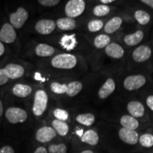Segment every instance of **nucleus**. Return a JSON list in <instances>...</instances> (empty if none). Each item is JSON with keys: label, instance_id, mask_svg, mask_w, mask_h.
Listing matches in <instances>:
<instances>
[{"label": "nucleus", "instance_id": "nucleus-15", "mask_svg": "<svg viewBox=\"0 0 153 153\" xmlns=\"http://www.w3.org/2000/svg\"><path fill=\"white\" fill-rule=\"evenodd\" d=\"M106 54L111 58L120 59L124 55V50L123 47L119 44L116 43H111L105 48Z\"/></svg>", "mask_w": 153, "mask_h": 153}, {"label": "nucleus", "instance_id": "nucleus-29", "mask_svg": "<svg viewBox=\"0 0 153 153\" xmlns=\"http://www.w3.org/2000/svg\"><path fill=\"white\" fill-rule=\"evenodd\" d=\"M139 142L144 148H151L153 146V135L150 133H145L139 137Z\"/></svg>", "mask_w": 153, "mask_h": 153}, {"label": "nucleus", "instance_id": "nucleus-28", "mask_svg": "<svg viewBox=\"0 0 153 153\" xmlns=\"http://www.w3.org/2000/svg\"><path fill=\"white\" fill-rule=\"evenodd\" d=\"M134 17H135V20L139 23L140 25L145 26L147 25L150 22V16L146 11L143 10H137L134 14Z\"/></svg>", "mask_w": 153, "mask_h": 153}, {"label": "nucleus", "instance_id": "nucleus-38", "mask_svg": "<svg viewBox=\"0 0 153 153\" xmlns=\"http://www.w3.org/2000/svg\"><path fill=\"white\" fill-rule=\"evenodd\" d=\"M146 104L153 111V95H150L146 99Z\"/></svg>", "mask_w": 153, "mask_h": 153}, {"label": "nucleus", "instance_id": "nucleus-43", "mask_svg": "<svg viewBox=\"0 0 153 153\" xmlns=\"http://www.w3.org/2000/svg\"><path fill=\"white\" fill-rule=\"evenodd\" d=\"M114 1V0H101V2L103 3V4H111Z\"/></svg>", "mask_w": 153, "mask_h": 153}, {"label": "nucleus", "instance_id": "nucleus-26", "mask_svg": "<svg viewBox=\"0 0 153 153\" xmlns=\"http://www.w3.org/2000/svg\"><path fill=\"white\" fill-rule=\"evenodd\" d=\"M76 120L82 125L86 126H92L95 121V116L92 114H82L76 116Z\"/></svg>", "mask_w": 153, "mask_h": 153}, {"label": "nucleus", "instance_id": "nucleus-6", "mask_svg": "<svg viewBox=\"0 0 153 153\" xmlns=\"http://www.w3.org/2000/svg\"><path fill=\"white\" fill-rule=\"evenodd\" d=\"M28 18V11L22 7H19L16 12L12 13L9 16L11 25L16 28H22Z\"/></svg>", "mask_w": 153, "mask_h": 153}, {"label": "nucleus", "instance_id": "nucleus-25", "mask_svg": "<svg viewBox=\"0 0 153 153\" xmlns=\"http://www.w3.org/2000/svg\"><path fill=\"white\" fill-rule=\"evenodd\" d=\"M52 126L56 133L61 136H65L69 131V126L65 121L55 119L53 121Z\"/></svg>", "mask_w": 153, "mask_h": 153}, {"label": "nucleus", "instance_id": "nucleus-42", "mask_svg": "<svg viewBox=\"0 0 153 153\" xmlns=\"http://www.w3.org/2000/svg\"><path fill=\"white\" fill-rule=\"evenodd\" d=\"M4 45L2 43L0 42V56H1L4 54Z\"/></svg>", "mask_w": 153, "mask_h": 153}, {"label": "nucleus", "instance_id": "nucleus-34", "mask_svg": "<svg viewBox=\"0 0 153 153\" xmlns=\"http://www.w3.org/2000/svg\"><path fill=\"white\" fill-rule=\"evenodd\" d=\"M54 116L57 120H61V121H65L68 119L69 114L67 111L61 108H56L54 111Z\"/></svg>", "mask_w": 153, "mask_h": 153}, {"label": "nucleus", "instance_id": "nucleus-27", "mask_svg": "<svg viewBox=\"0 0 153 153\" xmlns=\"http://www.w3.org/2000/svg\"><path fill=\"white\" fill-rule=\"evenodd\" d=\"M94 43L97 48H104L111 43V38L106 34H101L95 38Z\"/></svg>", "mask_w": 153, "mask_h": 153}, {"label": "nucleus", "instance_id": "nucleus-31", "mask_svg": "<svg viewBox=\"0 0 153 153\" xmlns=\"http://www.w3.org/2000/svg\"><path fill=\"white\" fill-rule=\"evenodd\" d=\"M88 29L89 31L93 32H97L100 30L101 28L104 26V22L99 19H94L92 21H90L88 24Z\"/></svg>", "mask_w": 153, "mask_h": 153}, {"label": "nucleus", "instance_id": "nucleus-41", "mask_svg": "<svg viewBox=\"0 0 153 153\" xmlns=\"http://www.w3.org/2000/svg\"><path fill=\"white\" fill-rule=\"evenodd\" d=\"M34 77H35V79L36 80H38V81H41V82L45 81V79L42 78V76H41V74L38 73V72H36V73L35 74V76H34Z\"/></svg>", "mask_w": 153, "mask_h": 153}, {"label": "nucleus", "instance_id": "nucleus-14", "mask_svg": "<svg viewBox=\"0 0 153 153\" xmlns=\"http://www.w3.org/2000/svg\"><path fill=\"white\" fill-rule=\"evenodd\" d=\"M116 89V83L112 78H108L106 80L104 84L101 86L98 91L99 97L101 99L108 98L109 96L115 91Z\"/></svg>", "mask_w": 153, "mask_h": 153}, {"label": "nucleus", "instance_id": "nucleus-1", "mask_svg": "<svg viewBox=\"0 0 153 153\" xmlns=\"http://www.w3.org/2000/svg\"><path fill=\"white\" fill-rule=\"evenodd\" d=\"M76 57L71 54H60L57 55L51 61V64L55 68L63 69V70H70L74 68L76 66Z\"/></svg>", "mask_w": 153, "mask_h": 153}, {"label": "nucleus", "instance_id": "nucleus-23", "mask_svg": "<svg viewBox=\"0 0 153 153\" xmlns=\"http://www.w3.org/2000/svg\"><path fill=\"white\" fill-rule=\"evenodd\" d=\"M55 53L54 48L47 44L41 43L37 45L36 48V55L40 57H48Z\"/></svg>", "mask_w": 153, "mask_h": 153}, {"label": "nucleus", "instance_id": "nucleus-9", "mask_svg": "<svg viewBox=\"0 0 153 153\" xmlns=\"http://www.w3.org/2000/svg\"><path fill=\"white\" fill-rule=\"evenodd\" d=\"M152 55L150 48L147 45H140L133 51L132 57L137 62H143L149 60Z\"/></svg>", "mask_w": 153, "mask_h": 153}, {"label": "nucleus", "instance_id": "nucleus-21", "mask_svg": "<svg viewBox=\"0 0 153 153\" xmlns=\"http://www.w3.org/2000/svg\"><path fill=\"white\" fill-rule=\"evenodd\" d=\"M12 92L16 97H20V98H25L30 95V93L32 92V88L28 85L16 84L13 87Z\"/></svg>", "mask_w": 153, "mask_h": 153}, {"label": "nucleus", "instance_id": "nucleus-40", "mask_svg": "<svg viewBox=\"0 0 153 153\" xmlns=\"http://www.w3.org/2000/svg\"><path fill=\"white\" fill-rule=\"evenodd\" d=\"M33 153H48V152L44 147H39Z\"/></svg>", "mask_w": 153, "mask_h": 153}, {"label": "nucleus", "instance_id": "nucleus-17", "mask_svg": "<svg viewBox=\"0 0 153 153\" xmlns=\"http://www.w3.org/2000/svg\"><path fill=\"white\" fill-rule=\"evenodd\" d=\"M123 23V19L119 16H115L111 19L104 26L105 33L108 34L114 33L119 29Z\"/></svg>", "mask_w": 153, "mask_h": 153}, {"label": "nucleus", "instance_id": "nucleus-45", "mask_svg": "<svg viewBox=\"0 0 153 153\" xmlns=\"http://www.w3.org/2000/svg\"><path fill=\"white\" fill-rule=\"evenodd\" d=\"M81 153H94V152H93L91 150H84V151H82V152Z\"/></svg>", "mask_w": 153, "mask_h": 153}, {"label": "nucleus", "instance_id": "nucleus-35", "mask_svg": "<svg viewBox=\"0 0 153 153\" xmlns=\"http://www.w3.org/2000/svg\"><path fill=\"white\" fill-rule=\"evenodd\" d=\"M38 3L45 7H54L60 3L59 0H39Z\"/></svg>", "mask_w": 153, "mask_h": 153}, {"label": "nucleus", "instance_id": "nucleus-4", "mask_svg": "<svg viewBox=\"0 0 153 153\" xmlns=\"http://www.w3.org/2000/svg\"><path fill=\"white\" fill-rule=\"evenodd\" d=\"M146 83V78L142 74L130 75L124 79L123 87L128 91H134L143 87Z\"/></svg>", "mask_w": 153, "mask_h": 153}, {"label": "nucleus", "instance_id": "nucleus-44", "mask_svg": "<svg viewBox=\"0 0 153 153\" xmlns=\"http://www.w3.org/2000/svg\"><path fill=\"white\" fill-rule=\"evenodd\" d=\"M3 114V104L1 102V99H0V117L1 116V115Z\"/></svg>", "mask_w": 153, "mask_h": 153}, {"label": "nucleus", "instance_id": "nucleus-22", "mask_svg": "<svg viewBox=\"0 0 153 153\" xmlns=\"http://www.w3.org/2000/svg\"><path fill=\"white\" fill-rule=\"evenodd\" d=\"M56 24L57 27L62 30H71L74 29L76 27L75 20L69 17L59 19L57 21Z\"/></svg>", "mask_w": 153, "mask_h": 153}, {"label": "nucleus", "instance_id": "nucleus-7", "mask_svg": "<svg viewBox=\"0 0 153 153\" xmlns=\"http://www.w3.org/2000/svg\"><path fill=\"white\" fill-rule=\"evenodd\" d=\"M118 136L123 142L128 145H135L139 140V135L136 131L122 128L118 131Z\"/></svg>", "mask_w": 153, "mask_h": 153}, {"label": "nucleus", "instance_id": "nucleus-33", "mask_svg": "<svg viewBox=\"0 0 153 153\" xmlns=\"http://www.w3.org/2000/svg\"><path fill=\"white\" fill-rule=\"evenodd\" d=\"M68 148L65 144L51 145L48 148V153H67Z\"/></svg>", "mask_w": 153, "mask_h": 153}, {"label": "nucleus", "instance_id": "nucleus-16", "mask_svg": "<svg viewBox=\"0 0 153 153\" xmlns=\"http://www.w3.org/2000/svg\"><path fill=\"white\" fill-rule=\"evenodd\" d=\"M144 38V33L143 30H137L135 33L126 35L123 38V41L128 46H134L139 44Z\"/></svg>", "mask_w": 153, "mask_h": 153}, {"label": "nucleus", "instance_id": "nucleus-36", "mask_svg": "<svg viewBox=\"0 0 153 153\" xmlns=\"http://www.w3.org/2000/svg\"><path fill=\"white\" fill-rule=\"evenodd\" d=\"M9 80V77L7 76L4 69H0V86L4 85Z\"/></svg>", "mask_w": 153, "mask_h": 153}, {"label": "nucleus", "instance_id": "nucleus-19", "mask_svg": "<svg viewBox=\"0 0 153 153\" xmlns=\"http://www.w3.org/2000/svg\"><path fill=\"white\" fill-rule=\"evenodd\" d=\"M61 46L67 51H72L76 45H77L75 35L71 34V35H64L61 38L60 42Z\"/></svg>", "mask_w": 153, "mask_h": 153}, {"label": "nucleus", "instance_id": "nucleus-2", "mask_svg": "<svg viewBox=\"0 0 153 153\" xmlns=\"http://www.w3.org/2000/svg\"><path fill=\"white\" fill-rule=\"evenodd\" d=\"M48 97L45 91L38 90L36 91L33 106V112L36 116H40L45 112L47 108Z\"/></svg>", "mask_w": 153, "mask_h": 153}, {"label": "nucleus", "instance_id": "nucleus-32", "mask_svg": "<svg viewBox=\"0 0 153 153\" xmlns=\"http://www.w3.org/2000/svg\"><path fill=\"white\" fill-rule=\"evenodd\" d=\"M68 85L66 84H60L58 82H53L51 85V89L53 92L57 94H65Z\"/></svg>", "mask_w": 153, "mask_h": 153}, {"label": "nucleus", "instance_id": "nucleus-30", "mask_svg": "<svg viewBox=\"0 0 153 153\" xmlns=\"http://www.w3.org/2000/svg\"><path fill=\"white\" fill-rule=\"evenodd\" d=\"M111 9L108 6L99 4L96 6L93 9V13L97 16H104L110 12Z\"/></svg>", "mask_w": 153, "mask_h": 153}, {"label": "nucleus", "instance_id": "nucleus-18", "mask_svg": "<svg viewBox=\"0 0 153 153\" xmlns=\"http://www.w3.org/2000/svg\"><path fill=\"white\" fill-rule=\"evenodd\" d=\"M120 123L124 128L133 131H135L139 126L138 120L131 115H124L122 116L120 119Z\"/></svg>", "mask_w": 153, "mask_h": 153}, {"label": "nucleus", "instance_id": "nucleus-12", "mask_svg": "<svg viewBox=\"0 0 153 153\" xmlns=\"http://www.w3.org/2000/svg\"><path fill=\"white\" fill-rule=\"evenodd\" d=\"M9 79H15L20 78L24 74V69L22 65L17 64H9L4 68Z\"/></svg>", "mask_w": 153, "mask_h": 153}, {"label": "nucleus", "instance_id": "nucleus-39", "mask_svg": "<svg viewBox=\"0 0 153 153\" xmlns=\"http://www.w3.org/2000/svg\"><path fill=\"white\" fill-rule=\"evenodd\" d=\"M141 2L145 4L149 7L153 9V0H141Z\"/></svg>", "mask_w": 153, "mask_h": 153}, {"label": "nucleus", "instance_id": "nucleus-24", "mask_svg": "<svg viewBox=\"0 0 153 153\" xmlns=\"http://www.w3.org/2000/svg\"><path fill=\"white\" fill-rule=\"evenodd\" d=\"M82 88H83V86H82V84L80 82H71L68 85L65 94L70 97H75L76 95H77L82 91Z\"/></svg>", "mask_w": 153, "mask_h": 153}, {"label": "nucleus", "instance_id": "nucleus-8", "mask_svg": "<svg viewBox=\"0 0 153 153\" xmlns=\"http://www.w3.org/2000/svg\"><path fill=\"white\" fill-rule=\"evenodd\" d=\"M16 38L14 27L10 24H4L0 30V41L6 43H13Z\"/></svg>", "mask_w": 153, "mask_h": 153}, {"label": "nucleus", "instance_id": "nucleus-37", "mask_svg": "<svg viewBox=\"0 0 153 153\" xmlns=\"http://www.w3.org/2000/svg\"><path fill=\"white\" fill-rule=\"evenodd\" d=\"M0 153H15L14 149L9 145H6L0 149Z\"/></svg>", "mask_w": 153, "mask_h": 153}, {"label": "nucleus", "instance_id": "nucleus-20", "mask_svg": "<svg viewBox=\"0 0 153 153\" xmlns=\"http://www.w3.org/2000/svg\"><path fill=\"white\" fill-rule=\"evenodd\" d=\"M82 142L87 143L90 145H96L98 144L99 137L98 133L94 130H88L85 133L82 134L81 137Z\"/></svg>", "mask_w": 153, "mask_h": 153}, {"label": "nucleus", "instance_id": "nucleus-10", "mask_svg": "<svg viewBox=\"0 0 153 153\" xmlns=\"http://www.w3.org/2000/svg\"><path fill=\"white\" fill-rule=\"evenodd\" d=\"M56 27V24L53 20L51 19H43L40 20L36 24V30L38 33L42 35H48L51 33Z\"/></svg>", "mask_w": 153, "mask_h": 153}, {"label": "nucleus", "instance_id": "nucleus-3", "mask_svg": "<svg viewBox=\"0 0 153 153\" xmlns=\"http://www.w3.org/2000/svg\"><path fill=\"white\" fill-rule=\"evenodd\" d=\"M85 7V1L83 0H70L66 4L65 11L68 17L74 19L82 14Z\"/></svg>", "mask_w": 153, "mask_h": 153}, {"label": "nucleus", "instance_id": "nucleus-11", "mask_svg": "<svg viewBox=\"0 0 153 153\" xmlns=\"http://www.w3.org/2000/svg\"><path fill=\"white\" fill-rule=\"evenodd\" d=\"M56 131L53 128L43 127L38 130L36 134V138L40 143H48L56 136Z\"/></svg>", "mask_w": 153, "mask_h": 153}, {"label": "nucleus", "instance_id": "nucleus-13", "mask_svg": "<svg viewBox=\"0 0 153 153\" xmlns=\"http://www.w3.org/2000/svg\"><path fill=\"white\" fill-rule=\"evenodd\" d=\"M127 110L134 118H141L145 115V107L142 103L137 101H131L127 105Z\"/></svg>", "mask_w": 153, "mask_h": 153}, {"label": "nucleus", "instance_id": "nucleus-5", "mask_svg": "<svg viewBox=\"0 0 153 153\" xmlns=\"http://www.w3.org/2000/svg\"><path fill=\"white\" fill-rule=\"evenodd\" d=\"M27 113L26 111L17 107H11L6 111V117L9 123L16 124L23 123L27 119Z\"/></svg>", "mask_w": 153, "mask_h": 153}]
</instances>
